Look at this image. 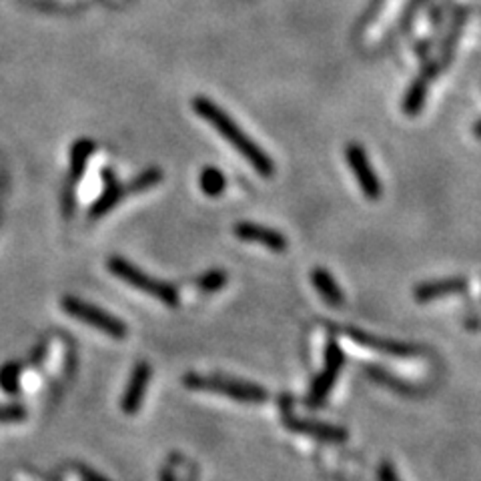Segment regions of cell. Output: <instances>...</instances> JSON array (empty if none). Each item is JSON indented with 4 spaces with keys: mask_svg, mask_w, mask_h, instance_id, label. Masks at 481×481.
<instances>
[{
    "mask_svg": "<svg viewBox=\"0 0 481 481\" xmlns=\"http://www.w3.org/2000/svg\"><path fill=\"white\" fill-rule=\"evenodd\" d=\"M193 111L197 116H201L202 121L209 123L213 129L221 134V137L229 142V145L237 150V153L247 160V163L255 168V171L265 176V179H271L275 175L277 167L273 163V159L269 157L263 149H261L255 141H253L247 133H245L241 126L235 123L229 113L223 111L221 107L215 105L209 97H195L191 100Z\"/></svg>",
    "mask_w": 481,
    "mask_h": 481,
    "instance_id": "obj_1",
    "label": "cell"
},
{
    "mask_svg": "<svg viewBox=\"0 0 481 481\" xmlns=\"http://www.w3.org/2000/svg\"><path fill=\"white\" fill-rule=\"evenodd\" d=\"M107 269L111 271L116 279L125 281L126 285L134 287L141 293H147L150 297L163 301L167 307H176L181 303L179 289L173 283L155 279V277L141 271L139 267H134L129 261L123 259L121 255H111L107 259Z\"/></svg>",
    "mask_w": 481,
    "mask_h": 481,
    "instance_id": "obj_2",
    "label": "cell"
},
{
    "mask_svg": "<svg viewBox=\"0 0 481 481\" xmlns=\"http://www.w3.org/2000/svg\"><path fill=\"white\" fill-rule=\"evenodd\" d=\"M183 383L193 391H210L219 395H227L239 403L261 405L269 399V393L261 385L239 382V379L223 377V375H199L187 374L183 377Z\"/></svg>",
    "mask_w": 481,
    "mask_h": 481,
    "instance_id": "obj_3",
    "label": "cell"
},
{
    "mask_svg": "<svg viewBox=\"0 0 481 481\" xmlns=\"http://www.w3.org/2000/svg\"><path fill=\"white\" fill-rule=\"evenodd\" d=\"M61 309L66 315L81 321L84 325L99 329L100 333L113 337V339L121 341L125 339L126 333H129V327H126L119 317L107 314L105 309L92 305L89 301L73 297V295H66V297L61 299Z\"/></svg>",
    "mask_w": 481,
    "mask_h": 481,
    "instance_id": "obj_4",
    "label": "cell"
},
{
    "mask_svg": "<svg viewBox=\"0 0 481 481\" xmlns=\"http://www.w3.org/2000/svg\"><path fill=\"white\" fill-rule=\"evenodd\" d=\"M279 409H281L283 425L287 429H291V432H295V434L314 437V440L323 442V443H345L348 442L349 434L345 432L343 427H337L331 424H321V421H311V419H303V417L295 416L291 395H281Z\"/></svg>",
    "mask_w": 481,
    "mask_h": 481,
    "instance_id": "obj_5",
    "label": "cell"
},
{
    "mask_svg": "<svg viewBox=\"0 0 481 481\" xmlns=\"http://www.w3.org/2000/svg\"><path fill=\"white\" fill-rule=\"evenodd\" d=\"M345 365V356L337 341H329L325 349V365L323 371L315 377L314 385H311L307 395V408L317 409L325 405L329 393L333 391L337 379L341 375V369Z\"/></svg>",
    "mask_w": 481,
    "mask_h": 481,
    "instance_id": "obj_6",
    "label": "cell"
},
{
    "mask_svg": "<svg viewBox=\"0 0 481 481\" xmlns=\"http://www.w3.org/2000/svg\"><path fill=\"white\" fill-rule=\"evenodd\" d=\"M345 160H348V167L351 168L353 176L359 185V189L363 193V197L369 201H377L382 197V183L377 179V173L374 165L359 142H348L345 147Z\"/></svg>",
    "mask_w": 481,
    "mask_h": 481,
    "instance_id": "obj_7",
    "label": "cell"
},
{
    "mask_svg": "<svg viewBox=\"0 0 481 481\" xmlns=\"http://www.w3.org/2000/svg\"><path fill=\"white\" fill-rule=\"evenodd\" d=\"M442 64L440 61H425V64L421 66V73L417 74L416 79H413V82L409 84L408 92H405L403 97V113L408 116H419L421 111H424L425 107V100H427V90H429V84H432L437 77H440L442 73Z\"/></svg>",
    "mask_w": 481,
    "mask_h": 481,
    "instance_id": "obj_8",
    "label": "cell"
},
{
    "mask_svg": "<svg viewBox=\"0 0 481 481\" xmlns=\"http://www.w3.org/2000/svg\"><path fill=\"white\" fill-rule=\"evenodd\" d=\"M345 335H348L351 341L363 345V348L374 349V351H379V353H385V356H393V357H417V356H424V349L417 348V345L385 339V337L371 335L367 331H361V329H351L349 327V329H345Z\"/></svg>",
    "mask_w": 481,
    "mask_h": 481,
    "instance_id": "obj_9",
    "label": "cell"
},
{
    "mask_svg": "<svg viewBox=\"0 0 481 481\" xmlns=\"http://www.w3.org/2000/svg\"><path fill=\"white\" fill-rule=\"evenodd\" d=\"M150 377H153V367H150L149 361H141L134 365L129 383H126V390L121 398V409L126 416H134V413L141 409L149 391Z\"/></svg>",
    "mask_w": 481,
    "mask_h": 481,
    "instance_id": "obj_10",
    "label": "cell"
},
{
    "mask_svg": "<svg viewBox=\"0 0 481 481\" xmlns=\"http://www.w3.org/2000/svg\"><path fill=\"white\" fill-rule=\"evenodd\" d=\"M233 233L245 243H255V245H261V247L275 251V253L287 251L285 235L271 229V227L243 221V223H237L233 227Z\"/></svg>",
    "mask_w": 481,
    "mask_h": 481,
    "instance_id": "obj_11",
    "label": "cell"
},
{
    "mask_svg": "<svg viewBox=\"0 0 481 481\" xmlns=\"http://www.w3.org/2000/svg\"><path fill=\"white\" fill-rule=\"evenodd\" d=\"M468 279L463 277H447V279H435V281H425L419 283L416 289H413V297L419 303H429L434 299L447 297V295H460L468 291Z\"/></svg>",
    "mask_w": 481,
    "mask_h": 481,
    "instance_id": "obj_12",
    "label": "cell"
},
{
    "mask_svg": "<svg viewBox=\"0 0 481 481\" xmlns=\"http://www.w3.org/2000/svg\"><path fill=\"white\" fill-rule=\"evenodd\" d=\"M469 8L468 6H458L453 11V16H451V27H450V32H447L443 42H442V48H440V61L442 69H445L447 64H450L453 61V53H455V47H458V40L461 37V30L463 27H466V22L469 19Z\"/></svg>",
    "mask_w": 481,
    "mask_h": 481,
    "instance_id": "obj_13",
    "label": "cell"
},
{
    "mask_svg": "<svg viewBox=\"0 0 481 481\" xmlns=\"http://www.w3.org/2000/svg\"><path fill=\"white\" fill-rule=\"evenodd\" d=\"M97 150V142L92 139H77L73 142L71 147V155H69V179L73 183H79L82 181L84 173H87V167H89V160L90 157L95 155Z\"/></svg>",
    "mask_w": 481,
    "mask_h": 481,
    "instance_id": "obj_14",
    "label": "cell"
},
{
    "mask_svg": "<svg viewBox=\"0 0 481 481\" xmlns=\"http://www.w3.org/2000/svg\"><path fill=\"white\" fill-rule=\"evenodd\" d=\"M125 199H126L125 183H119L116 179L108 181V183H105V189H103V193H100V197H97V201L90 205L89 217L90 219H103Z\"/></svg>",
    "mask_w": 481,
    "mask_h": 481,
    "instance_id": "obj_15",
    "label": "cell"
},
{
    "mask_svg": "<svg viewBox=\"0 0 481 481\" xmlns=\"http://www.w3.org/2000/svg\"><path fill=\"white\" fill-rule=\"evenodd\" d=\"M311 281H314V287L321 297L325 299L327 305H331V307L343 305L345 295L341 291V287L333 279V275L329 273L325 267H315L314 271H311Z\"/></svg>",
    "mask_w": 481,
    "mask_h": 481,
    "instance_id": "obj_16",
    "label": "cell"
},
{
    "mask_svg": "<svg viewBox=\"0 0 481 481\" xmlns=\"http://www.w3.org/2000/svg\"><path fill=\"white\" fill-rule=\"evenodd\" d=\"M365 374L371 379H374V382L382 383L383 387H387V390H391L395 393H399V395H417V390L411 383L403 382V379H399L398 375H393V374H390V371H385L382 367L369 365V367H365Z\"/></svg>",
    "mask_w": 481,
    "mask_h": 481,
    "instance_id": "obj_17",
    "label": "cell"
},
{
    "mask_svg": "<svg viewBox=\"0 0 481 481\" xmlns=\"http://www.w3.org/2000/svg\"><path fill=\"white\" fill-rule=\"evenodd\" d=\"M159 183H163V171H160L159 167H149L145 171H141L137 176H133L131 181L125 183L126 197L141 195V193L157 187Z\"/></svg>",
    "mask_w": 481,
    "mask_h": 481,
    "instance_id": "obj_18",
    "label": "cell"
},
{
    "mask_svg": "<svg viewBox=\"0 0 481 481\" xmlns=\"http://www.w3.org/2000/svg\"><path fill=\"white\" fill-rule=\"evenodd\" d=\"M199 187L207 197L217 199V197H221L223 191L227 189V176L221 168L205 167L199 175Z\"/></svg>",
    "mask_w": 481,
    "mask_h": 481,
    "instance_id": "obj_19",
    "label": "cell"
},
{
    "mask_svg": "<svg viewBox=\"0 0 481 481\" xmlns=\"http://www.w3.org/2000/svg\"><path fill=\"white\" fill-rule=\"evenodd\" d=\"M24 374V363L21 361H8L0 367V390L6 395L21 393V379Z\"/></svg>",
    "mask_w": 481,
    "mask_h": 481,
    "instance_id": "obj_20",
    "label": "cell"
},
{
    "mask_svg": "<svg viewBox=\"0 0 481 481\" xmlns=\"http://www.w3.org/2000/svg\"><path fill=\"white\" fill-rule=\"evenodd\" d=\"M227 283H229V275H227V271H223V269H210V271L201 275L197 279L199 291L205 295L219 293Z\"/></svg>",
    "mask_w": 481,
    "mask_h": 481,
    "instance_id": "obj_21",
    "label": "cell"
},
{
    "mask_svg": "<svg viewBox=\"0 0 481 481\" xmlns=\"http://www.w3.org/2000/svg\"><path fill=\"white\" fill-rule=\"evenodd\" d=\"M27 417H29V411L27 408H22L21 403L0 405V424L3 425L22 424V421H27Z\"/></svg>",
    "mask_w": 481,
    "mask_h": 481,
    "instance_id": "obj_22",
    "label": "cell"
},
{
    "mask_svg": "<svg viewBox=\"0 0 481 481\" xmlns=\"http://www.w3.org/2000/svg\"><path fill=\"white\" fill-rule=\"evenodd\" d=\"M74 209H77V183L69 179L63 189V215L71 219L74 215Z\"/></svg>",
    "mask_w": 481,
    "mask_h": 481,
    "instance_id": "obj_23",
    "label": "cell"
},
{
    "mask_svg": "<svg viewBox=\"0 0 481 481\" xmlns=\"http://www.w3.org/2000/svg\"><path fill=\"white\" fill-rule=\"evenodd\" d=\"M427 3H429V0H409V3L405 4V11H403L401 19H399V29H401V30L409 29V27H411V22H413V19H416L417 13H419L421 8H424Z\"/></svg>",
    "mask_w": 481,
    "mask_h": 481,
    "instance_id": "obj_24",
    "label": "cell"
},
{
    "mask_svg": "<svg viewBox=\"0 0 481 481\" xmlns=\"http://www.w3.org/2000/svg\"><path fill=\"white\" fill-rule=\"evenodd\" d=\"M73 471L81 477V481H108L107 477L97 474L95 469H90L89 466H84V463H73Z\"/></svg>",
    "mask_w": 481,
    "mask_h": 481,
    "instance_id": "obj_25",
    "label": "cell"
},
{
    "mask_svg": "<svg viewBox=\"0 0 481 481\" xmlns=\"http://www.w3.org/2000/svg\"><path fill=\"white\" fill-rule=\"evenodd\" d=\"M179 460H181V455H176V453L168 458L165 468L160 469L159 481H176V463H179Z\"/></svg>",
    "mask_w": 481,
    "mask_h": 481,
    "instance_id": "obj_26",
    "label": "cell"
},
{
    "mask_svg": "<svg viewBox=\"0 0 481 481\" xmlns=\"http://www.w3.org/2000/svg\"><path fill=\"white\" fill-rule=\"evenodd\" d=\"M47 353H48V341H40L35 349H32L30 353V357H29V363L27 365L29 367H39L42 361H45L47 357Z\"/></svg>",
    "mask_w": 481,
    "mask_h": 481,
    "instance_id": "obj_27",
    "label": "cell"
},
{
    "mask_svg": "<svg viewBox=\"0 0 481 481\" xmlns=\"http://www.w3.org/2000/svg\"><path fill=\"white\" fill-rule=\"evenodd\" d=\"M377 477H379V481H399V477H398V474H395V469L390 461H383L382 466H379Z\"/></svg>",
    "mask_w": 481,
    "mask_h": 481,
    "instance_id": "obj_28",
    "label": "cell"
},
{
    "mask_svg": "<svg viewBox=\"0 0 481 481\" xmlns=\"http://www.w3.org/2000/svg\"><path fill=\"white\" fill-rule=\"evenodd\" d=\"M429 47H432V42L429 40H424V42H419L417 48H416V53L421 56V58H427V53H429Z\"/></svg>",
    "mask_w": 481,
    "mask_h": 481,
    "instance_id": "obj_29",
    "label": "cell"
},
{
    "mask_svg": "<svg viewBox=\"0 0 481 481\" xmlns=\"http://www.w3.org/2000/svg\"><path fill=\"white\" fill-rule=\"evenodd\" d=\"M197 477H199V469H197V466H195V463H193V466H191V469H189V476H187V481H197Z\"/></svg>",
    "mask_w": 481,
    "mask_h": 481,
    "instance_id": "obj_30",
    "label": "cell"
},
{
    "mask_svg": "<svg viewBox=\"0 0 481 481\" xmlns=\"http://www.w3.org/2000/svg\"><path fill=\"white\" fill-rule=\"evenodd\" d=\"M474 137H476V139H481V121H477V123L474 125Z\"/></svg>",
    "mask_w": 481,
    "mask_h": 481,
    "instance_id": "obj_31",
    "label": "cell"
},
{
    "mask_svg": "<svg viewBox=\"0 0 481 481\" xmlns=\"http://www.w3.org/2000/svg\"><path fill=\"white\" fill-rule=\"evenodd\" d=\"M443 3H450V0H443Z\"/></svg>",
    "mask_w": 481,
    "mask_h": 481,
    "instance_id": "obj_32",
    "label": "cell"
}]
</instances>
